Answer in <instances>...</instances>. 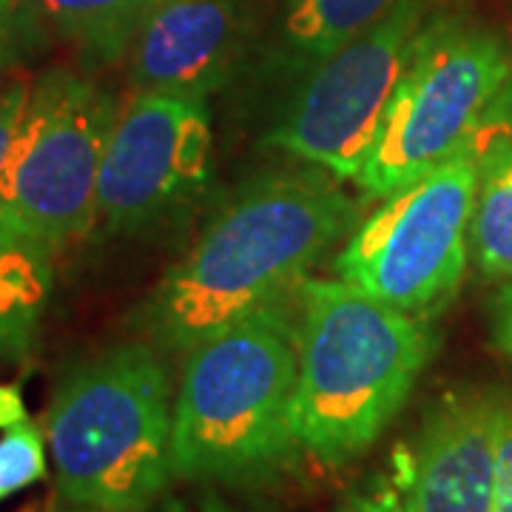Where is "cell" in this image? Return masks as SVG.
<instances>
[{"instance_id": "1", "label": "cell", "mask_w": 512, "mask_h": 512, "mask_svg": "<svg viewBox=\"0 0 512 512\" xmlns=\"http://www.w3.org/2000/svg\"><path fill=\"white\" fill-rule=\"evenodd\" d=\"M339 183L308 165L239 185L151 291L137 328L163 350L188 353L245 316L288 302L356 225V202Z\"/></svg>"}, {"instance_id": "2", "label": "cell", "mask_w": 512, "mask_h": 512, "mask_svg": "<svg viewBox=\"0 0 512 512\" xmlns=\"http://www.w3.org/2000/svg\"><path fill=\"white\" fill-rule=\"evenodd\" d=\"M433 348L424 319L345 279H308L299 288L296 319L299 450L328 467L367 453L402 413Z\"/></svg>"}, {"instance_id": "3", "label": "cell", "mask_w": 512, "mask_h": 512, "mask_svg": "<svg viewBox=\"0 0 512 512\" xmlns=\"http://www.w3.org/2000/svg\"><path fill=\"white\" fill-rule=\"evenodd\" d=\"M296 379V319L288 302L251 313L188 350L174 396V476L228 484L274 476L299 450Z\"/></svg>"}, {"instance_id": "4", "label": "cell", "mask_w": 512, "mask_h": 512, "mask_svg": "<svg viewBox=\"0 0 512 512\" xmlns=\"http://www.w3.org/2000/svg\"><path fill=\"white\" fill-rule=\"evenodd\" d=\"M171 427V379L154 348L128 342L74 365L46 413L63 498L94 512L148 510L174 478Z\"/></svg>"}, {"instance_id": "5", "label": "cell", "mask_w": 512, "mask_h": 512, "mask_svg": "<svg viewBox=\"0 0 512 512\" xmlns=\"http://www.w3.org/2000/svg\"><path fill=\"white\" fill-rule=\"evenodd\" d=\"M510 117L512 55L504 40L450 15L433 18L416 35L356 185L367 200H384L461 151L481 157L510 131Z\"/></svg>"}, {"instance_id": "6", "label": "cell", "mask_w": 512, "mask_h": 512, "mask_svg": "<svg viewBox=\"0 0 512 512\" xmlns=\"http://www.w3.org/2000/svg\"><path fill=\"white\" fill-rule=\"evenodd\" d=\"M117 114L89 77L40 74L0 174V234L55 256L97 228V180Z\"/></svg>"}, {"instance_id": "7", "label": "cell", "mask_w": 512, "mask_h": 512, "mask_svg": "<svg viewBox=\"0 0 512 512\" xmlns=\"http://www.w3.org/2000/svg\"><path fill=\"white\" fill-rule=\"evenodd\" d=\"M478 165L461 151L384 197L336 256L339 279L424 322L444 311L467 268Z\"/></svg>"}, {"instance_id": "8", "label": "cell", "mask_w": 512, "mask_h": 512, "mask_svg": "<svg viewBox=\"0 0 512 512\" xmlns=\"http://www.w3.org/2000/svg\"><path fill=\"white\" fill-rule=\"evenodd\" d=\"M424 26V0H396L367 32L319 63L276 114L265 143L336 180H356Z\"/></svg>"}, {"instance_id": "9", "label": "cell", "mask_w": 512, "mask_h": 512, "mask_svg": "<svg viewBox=\"0 0 512 512\" xmlns=\"http://www.w3.org/2000/svg\"><path fill=\"white\" fill-rule=\"evenodd\" d=\"M211 111L200 97L131 94L97 180V225L146 234L191 211L211 183Z\"/></svg>"}, {"instance_id": "10", "label": "cell", "mask_w": 512, "mask_h": 512, "mask_svg": "<svg viewBox=\"0 0 512 512\" xmlns=\"http://www.w3.org/2000/svg\"><path fill=\"white\" fill-rule=\"evenodd\" d=\"M251 35V0H157L128 49L131 94L200 97L234 77Z\"/></svg>"}, {"instance_id": "11", "label": "cell", "mask_w": 512, "mask_h": 512, "mask_svg": "<svg viewBox=\"0 0 512 512\" xmlns=\"http://www.w3.org/2000/svg\"><path fill=\"white\" fill-rule=\"evenodd\" d=\"M493 399L453 390L427 407L407 467V510L495 512Z\"/></svg>"}, {"instance_id": "12", "label": "cell", "mask_w": 512, "mask_h": 512, "mask_svg": "<svg viewBox=\"0 0 512 512\" xmlns=\"http://www.w3.org/2000/svg\"><path fill=\"white\" fill-rule=\"evenodd\" d=\"M396 0H288L276 43L265 55V80L293 89L319 63L367 32Z\"/></svg>"}, {"instance_id": "13", "label": "cell", "mask_w": 512, "mask_h": 512, "mask_svg": "<svg viewBox=\"0 0 512 512\" xmlns=\"http://www.w3.org/2000/svg\"><path fill=\"white\" fill-rule=\"evenodd\" d=\"M52 293V254L0 234V362L23 359Z\"/></svg>"}, {"instance_id": "14", "label": "cell", "mask_w": 512, "mask_h": 512, "mask_svg": "<svg viewBox=\"0 0 512 512\" xmlns=\"http://www.w3.org/2000/svg\"><path fill=\"white\" fill-rule=\"evenodd\" d=\"M86 66H111L128 49L157 0H37Z\"/></svg>"}, {"instance_id": "15", "label": "cell", "mask_w": 512, "mask_h": 512, "mask_svg": "<svg viewBox=\"0 0 512 512\" xmlns=\"http://www.w3.org/2000/svg\"><path fill=\"white\" fill-rule=\"evenodd\" d=\"M470 251L481 274L512 276V131L481 151Z\"/></svg>"}, {"instance_id": "16", "label": "cell", "mask_w": 512, "mask_h": 512, "mask_svg": "<svg viewBox=\"0 0 512 512\" xmlns=\"http://www.w3.org/2000/svg\"><path fill=\"white\" fill-rule=\"evenodd\" d=\"M46 473V450L37 424L23 419L6 427V436L0 439V504L43 481Z\"/></svg>"}, {"instance_id": "17", "label": "cell", "mask_w": 512, "mask_h": 512, "mask_svg": "<svg viewBox=\"0 0 512 512\" xmlns=\"http://www.w3.org/2000/svg\"><path fill=\"white\" fill-rule=\"evenodd\" d=\"M493 461L495 512H512V396L495 393L493 399Z\"/></svg>"}, {"instance_id": "18", "label": "cell", "mask_w": 512, "mask_h": 512, "mask_svg": "<svg viewBox=\"0 0 512 512\" xmlns=\"http://www.w3.org/2000/svg\"><path fill=\"white\" fill-rule=\"evenodd\" d=\"M29 92H32V86L26 80H15L0 92V174H3L6 157H9V148L15 143V134H18L20 117L26 111Z\"/></svg>"}, {"instance_id": "19", "label": "cell", "mask_w": 512, "mask_h": 512, "mask_svg": "<svg viewBox=\"0 0 512 512\" xmlns=\"http://www.w3.org/2000/svg\"><path fill=\"white\" fill-rule=\"evenodd\" d=\"M345 512H410L404 495L387 484V481H373L370 487H362L348 495Z\"/></svg>"}, {"instance_id": "20", "label": "cell", "mask_w": 512, "mask_h": 512, "mask_svg": "<svg viewBox=\"0 0 512 512\" xmlns=\"http://www.w3.org/2000/svg\"><path fill=\"white\" fill-rule=\"evenodd\" d=\"M493 325H495V339L504 353L512 356V276L510 282L498 291L493 305Z\"/></svg>"}, {"instance_id": "21", "label": "cell", "mask_w": 512, "mask_h": 512, "mask_svg": "<svg viewBox=\"0 0 512 512\" xmlns=\"http://www.w3.org/2000/svg\"><path fill=\"white\" fill-rule=\"evenodd\" d=\"M26 419V404L15 384H0V427H12Z\"/></svg>"}, {"instance_id": "22", "label": "cell", "mask_w": 512, "mask_h": 512, "mask_svg": "<svg viewBox=\"0 0 512 512\" xmlns=\"http://www.w3.org/2000/svg\"><path fill=\"white\" fill-rule=\"evenodd\" d=\"M202 512H225L220 507V504H214V501H211V504H205V507H202Z\"/></svg>"}, {"instance_id": "23", "label": "cell", "mask_w": 512, "mask_h": 512, "mask_svg": "<svg viewBox=\"0 0 512 512\" xmlns=\"http://www.w3.org/2000/svg\"><path fill=\"white\" fill-rule=\"evenodd\" d=\"M9 3H12V0H0V12H3V9H6Z\"/></svg>"}]
</instances>
